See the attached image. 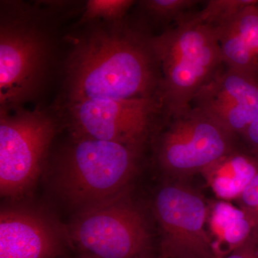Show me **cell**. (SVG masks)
<instances>
[{
    "label": "cell",
    "mask_w": 258,
    "mask_h": 258,
    "mask_svg": "<svg viewBox=\"0 0 258 258\" xmlns=\"http://www.w3.org/2000/svg\"><path fill=\"white\" fill-rule=\"evenodd\" d=\"M152 38L119 22L93 30L76 44L67 67L69 103L151 98L158 83Z\"/></svg>",
    "instance_id": "cell-1"
},
{
    "label": "cell",
    "mask_w": 258,
    "mask_h": 258,
    "mask_svg": "<svg viewBox=\"0 0 258 258\" xmlns=\"http://www.w3.org/2000/svg\"><path fill=\"white\" fill-rule=\"evenodd\" d=\"M139 149L72 135L52 170L55 192L74 213L125 192L137 172Z\"/></svg>",
    "instance_id": "cell-2"
},
{
    "label": "cell",
    "mask_w": 258,
    "mask_h": 258,
    "mask_svg": "<svg viewBox=\"0 0 258 258\" xmlns=\"http://www.w3.org/2000/svg\"><path fill=\"white\" fill-rule=\"evenodd\" d=\"M162 69L161 101L174 117L189 111L197 93L223 62L213 25L182 19L175 28L152 37Z\"/></svg>",
    "instance_id": "cell-3"
},
{
    "label": "cell",
    "mask_w": 258,
    "mask_h": 258,
    "mask_svg": "<svg viewBox=\"0 0 258 258\" xmlns=\"http://www.w3.org/2000/svg\"><path fill=\"white\" fill-rule=\"evenodd\" d=\"M125 192L73 214L68 246L81 258H145L153 254L147 217Z\"/></svg>",
    "instance_id": "cell-4"
},
{
    "label": "cell",
    "mask_w": 258,
    "mask_h": 258,
    "mask_svg": "<svg viewBox=\"0 0 258 258\" xmlns=\"http://www.w3.org/2000/svg\"><path fill=\"white\" fill-rule=\"evenodd\" d=\"M55 119L46 112L18 108L0 113V193L18 201L40 179L55 137Z\"/></svg>",
    "instance_id": "cell-5"
},
{
    "label": "cell",
    "mask_w": 258,
    "mask_h": 258,
    "mask_svg": "<svg viewBox=\"0 0 258 258\" xmlns=\"http://www.w3.org/2000/svg\"><path fill=\"white\" fill-rule=\"evenodd\" d=\"M50 42L26 17L1 18L0 104L11 111L36 94L48 64Z\"/></svg>",
    "instance_id": "cell-6"
},
{
    "label": "cell",
    "mask_w": 258,
    "mask_h": 258,
    "mask_svg": "<svg viewBox=\"0 0 258 258\" xmlns=\"http://www.w3.org/2000/svg\"><path fill=\"white\" fill-rule=\"evenodd\" d=\"M233 134L206 113L190 108L174 117L158 147L162 170L174 177L204 172L233 152Z\"/></svg>",
    "instance_id": "cell-7"
},
{
    "label": "cell",
    "mask_w": 258,
    "mask_h": 258,
    "mask_svg": "<svg viewBox=\"0 0 258 258\" xmlns=\"http://www.w3.org/2000/svg\"><path fill=\"white\" fill-rule=\"evenodd\" d=\"M153 212L161 232V253L168 258H219L205 229L208 208L204 199L181 184L158 190Z\"/></svg>",
    "instance_id": "cell-8"
},
{
    "label": "cell",
    "mask_w": 258,
    "mask_h": 258,
    "mask_svg": "<svg viewBox=\"0 0 258 258\" xmlns=\"http://www.w3.org/2000/svg\"><path fill=\"white\" fill-rule=\"evenodd\" d=\"M72 135L141 147L159 111L155 98L69 103Z\"/></svg>",
    "instance_id": "cell-9"
},
{
    "label": "cell",
    "mask_w": 258,
    "mask_h": 258,
    "mask_svg": "<svg viewBox=\"0 0 258 258\" xmlns=\"http://www.w3.org/2000/svg\"><path fill=\"white\" fill-rule=\"evenodd\" d=\"M19 201L1 208L0 258H60L69 247L64 225L42 207Z\"/></svg>",
    "instance_id": "cell-10"
},
{
    "label": "cell",
    "mask_w": 258,
    "mask_h": 258,
    "mask_svg": "<svg viewBox=\"0 0 258 258\" xmlns=\"http://www.w3.org/2000/svg\"><path fill=\"white\" fill-rule=\"evenodd\" d=\"M194 101L195 108L231 134H244L258 112L257 77L228 68L206 83Z\"/></svg>",
    "instance_id": "cell-11"
},
{
    "label": "cell",
    "mask_w": 258,
    "mask_h": 258,
    "mask_svg": "<svg viewBox=\"0 0 258 258\" xmlns=\"http://www.w3.org/2000/svg\"><path fill=\"white\" fill-rule=\"evenodd\" d=\"M214 191L225 200L239 198L258 173V161L243 154L230 153L204 171Z\"/></svg>",
    "instance_id": "cell-12"
},
{
    "label": "cell",
    "mask_w": 258,
    "mask_h": 258,
    "mask_svg": "<svg viewBox=\"0 0 258 258\" xmlns=\"http://www.w3.org/2000/svg\"><path fill=\"white\" fill-rule=\"evenodd\" d=\"M216 31L222 61L229 69L258 75V58L242 40L240 34L227 19L213 25Z\"/></svg>",
    "instance_id": "cell-13"
},
{
    "label": "cell",
    "mask_w": 258,
    "mask_h": 258,
    "mask_svg": "<svg viewBox=\"0 0 258 258\" xmlns=\"http://www.w3.org/2000/svg\"><path fill=\"white\" fill-rule=\"evenodd\" d=\"M218 205L214 212L213 225L220 234L219 240L225 242L230 253L252 234L254 225L244 210H237L227 204Z\"/></svg>",
    "instance_id": "cell-14"
},
{
    "label": "cell",
    "mask_w": 258,
    "mask_h": 258,
    "mask_svg": "<svg viewBox=\"0 0 258 258\" xmlns=\"http://www.w3.org/2000/svg\"><path fill=\"white\" fill-rule=\"evenodd\" d=\"M135 3L132 0H90L86 3L81 23L102 19L117 23Z\"/></svg>",
    "instance_id": "cell-15"
},
{
    "label": "cell",
    "mask_w": 258,
    "mask_h": 258,
    "mask_svg": "<svg viewBox=\"0 0 258 258\" xmlns=\"http://www.w3.org/2000/svg\"><path fill=\"white\" fill-rule=\"evenodd\" d=\"M227 20L232 23L246 45L258 58L257 1L244 7Z\"/></svg>",
    "instance_id": "cell-16"
},
{
    "label": "cell",
    "mask_w": 258,
    "mask_h": 258,
    "mask_svg": "<svg viewBox=\"0 0 258 258\" xmlns=\"http://www.w3.org/2000/svg\"><path fill=\"white\" fill-rule=\"evenodd\" d=\"M253 0H211L205 9L193 17L199 23L215 25L230 18L244 7L256 3Z\"/></svg>",
    "instance_id": "cell-17"
},
{
    "label": "cell",
    "mask_w": 258,
    "mask_h": 258,
    "mask_svg": "<svg viewBox=\"0 0 258 258\" xmlns=\"http://www.w3.org/2000/svg\"><path fill=\"white\" fill-rule=\"evenodd\" d=\"M198 1L195 0H146L141 4L149 14L159 20H171L181 17Z\"/></svg>",
    "instance_id": "cell-18"
},
{
    "label": "cell",
    "mask_w": 258,
    "mask_h": 258,
    "mask_svg": "<svg viewBox=\"0 0 258 258\" xmlns=\"http://www.w3.org/2000/svg\"><path fill=\"white\" fill-rule=\"evenodd\" d=\"M238 199L244 212L252 213L258 210V173L246 186Z\"/></svg>",
    "instance_id": "cell-19"
},
{
    "label": "cell",
    "mask_w": 258,
    "mask_h": 258,
    "mask_svg": "<svg viewBox=\"0 0 258 258\" xmlns=\"http://www.w3.org/2000/svg\"><path fill=\"white\" fill-rule=\"evenodd\" d=\"M223 258H258V230L254 229L242 244Z\"/></svg>",
    "instance_id": "cell-20"
},
{
    "label": "cell",
    "mask_w": 258,
    "mask_h": 258,
    "mask_svg": "<svg viewBox=\"0 0 258 258\" xmlns=\"http://www.w3.org/2000/svg\"><path fill=\"white\" fill-rule=\"evenodd\" d=\"M251 147L258 154V112L248 128L244 134Z\"/></svg>",
    "instance_id": "cell-21"
},
{
    "label": "cell",
    "mask_w": 258,
    "mask_h": 258,
    "mask_svg": "<svg viewBox=\"0 0 258 258\" xmlns=\"http://www.w3.org/2000/svg\"><path fill=\"white\" fill-rule=\"evenodd\" d=\"M247 214H248L249 216L250 217L251 220L253 222L254 229L258 230V210H256L255 212H252V213Z\"/></svg>",
    "instance_id": "cell-22"
},
{
    "label": "cell",
    "mask_w": 258,
    "mask_h": 258,
    "mask_svg": "<svg viewBox=\"0 0 258 258\" xmlns=\"http://www.w3.org/2000/svg\"><path fill=\"white\" fill-rule=\"evenodd\" d=\"M145 258H168L166 255H164V254L159 253V255L155 256L154 254H150V255L148 256V257Z\"/></svg>",
    "instance_id": "cell-23"
},
{
    "label": "cell",
    "mask_w": 258,
    "mask_h": 258,
    "mask_svg": "<svg viewBox=\"0 0 258 258\" xmlns=\"http://www.w3.org/2000/svg\"><path fill=\"white\" fill-rule=\"evenodd\" d=\"M76 258H81V257H76Z\"/></svg>",
    "instance_id": "cell-24"
}]
</instances>
